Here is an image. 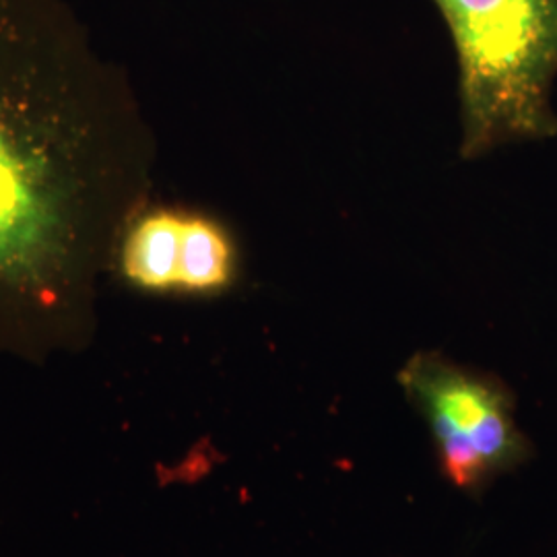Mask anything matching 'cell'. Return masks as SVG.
Returning <instances> with one entry per match:
<instances>
[{"label": "cell", "mask_w": 557, "mask_h": 557, "mask_svg": "<svg viewBox=\"0 0 557 557\" xmlns=\"http://www.w3.org/2000/svg\"><path fill=\"white\" fill-rule=\"evenodd\" d=\"M156 137L128 73L66 0H0V354L83 351Z\"/></svg>", "instance_id": "6da1fadb"}, {"label": "cell", "mask_w": 557, "mask_h": 557, "mask_svg": "<svg viewBox=\"0 0 557 557\" xmlns=\"http://www.w3.org/2000/svg\"><path fill=\"white\" fill-rule=\"evenodd\" d=\"M455 44L460 158L554 139L557 0H432Z\"/></svg>", "instance_id": "7a4b0ae2"}, {"label": "cell", "mask_w": 557, "mask_h": 557, "mask_svg": "<svg viewBox=\"0 0 557 557\" xmlns=\"http://www.w3.org/2000/svg\"><path fill=\"white\" fill-rule=\"evenodd\" d=\"M398 384L428 421L444 475L462 492L527 457L515 421V400L498 379L457 363L438 351H419L398 370Z\"/></svg>", "instance_id": "3957f363"}, {"label": "cell", "mask_w": 557, "mask_h": 557, "mask_svg": "<svg viewBox=\"0 0 557 557\" xmlns=\"http://www.w3.org/2000/svg\"><path fill=\"white\" fill-rule=\"evenodd\" d=\"M182 220L180 207L145 205L120 236L112 273L137 292L178 294Z\"/></svg>", "instance_id": "277c9868"}, {"label": "cell", "mask_w": 557, "mask_h": 557, "mask_svg": "<svg viewBox=\"0 0 557 557\" xmlns=\"http://www.w3.org/2000/svg\"><path fill=\"white\" fill-rule=\"evenodd\" d=\"M239 275L238 244L220 220L184 209L180 238L178 294L218 296Z\"/></svg>", "instance_id": "5b68a950"}]
</instances>
